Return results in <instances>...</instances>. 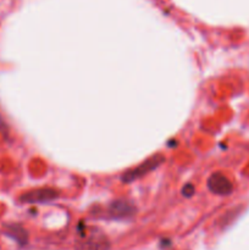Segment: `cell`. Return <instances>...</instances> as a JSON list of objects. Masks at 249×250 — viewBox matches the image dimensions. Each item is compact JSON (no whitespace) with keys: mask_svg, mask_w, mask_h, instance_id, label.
I'll return each mask as SVG.
<instances>
[{"mask_svg":"<svg viewBox=\"0 0 249 250\" xmlns=\"http://www.w3.org/2000/svg\"><path fill=\"white\" fill-rule=\"evenodd\" d=\"M110 243L103 232L98 229H85L76 242V250H109Z\"/></svg>","mask_w":249,"mask_h":250,"instance_id":"cell-1","label":"cell"},{"mask_svg":"<svg viewBox=\"0 0 249 250\" xmlns=\"http://www.w3.org/2000/svg\"><path fill=\"white\" fill-rule=\"evenodd\" d=\"M163 161H164L163 156H161L160 154H156V155L146 159L144 163H142L141 165H138L137 167L127 171V172L124 175V177H122V181L126 183H131L132 181L138 180V178L143 177V176H145L146 173H149L150 171L155 170L156 167H159Z\"/></svg>","mask_w":249,"mask_h":250,"instance_id":"cell-2","label":"cell"},{"mask_svg":"<svg viewBox=\"0 0 249 250\" xmlns=\"http://www.w3.org/2000/svg\"><path fill=\"white\" fill-rule=\"evenodd\" d=\"M208 188L210 192L217 195H228L233 190L232 182L224 175V173H212L208 180Z\"/></svg>","mask_w":249,"mask_h":250,"instance_id":"cell-3","label":"cell"},{"mask_svg":"<svg viewBox=\"0 0 249 250\" xmlns=\"http://www.w3.org/2000/svg\"><path fill=\"white\" fill-rule=\"evenodd\" d=\"M59 197V192L53 188H39V189L31 190L24 193L21 197V200L24 203H46L56 199Z\"/></svg>","mask_w":249,"mask_h":250,"instance_id":"cell-4","label":"cell"},{"mask_svg":"<svg viewBox=\"0 0 249 250\" xmlns=\"http://www.w3.org/2000/svg\"><path fill=\"white\" fill-rule=\"evenodd\" d=\"M134 209L129 203L124 202V200H117L110 205L109 214L114 219H124V217H128L133 215Z\"/></svg>","mask_w":249,"mask_h":250,"instance_id":"cell-5","label":"cell"},{"mask_svg":"<svg viewBox=\"0 0 249 250\" xmlns=\"http://www.w3.org/2000/svg\"><path fill=\"white\" fill-rule=\"evenodd\" d=\"M7 233H9L12 238L16 239L19 243H24L27 239L26 232L23 231V229H21L20 226H15V225L9 226V229H7Z\"/></svg>","mask_w":249,"mask_h":250,"instance_id":"cell-6","label":"cell"},{"mask_svg":"<svg viewBox=\"0 0 249 250\" xmlns=\"http://www.w3.org/2000/svg\"><path fill=\"white\" fill-rule=\"evenodd\" d=\"M193 190H194V189H193L192 186L188 185V186H186V187L182 189V194H185V195H187V197H189V195L193 194Z\"/></svg>","mask_w":249,"mask_h":250,"instance_id":"cell-7","label":"cell"}]
</instances>
